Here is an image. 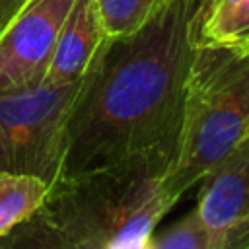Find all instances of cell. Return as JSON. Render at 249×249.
I'll return each instance as SVG.
<instances>
[{
	"label": "cell",
	"instance_id": "13",
	"mask_svg": "<svg viewBox=\"0 0 249 249\" xmlns=\"http://www.w3.org/2000/svg\"><path fill=\"white\" fill-rule=\"evenodd\" d=\"M237 249H249V231L239 239V243H237Z\"/></svg>",
	"mask_w": 249,
	"mask_h": 249
},
{
	"label": "cell",
	"instance_id": "3",
	"mask_svg": "<svg viewBox=\"0 0 249 249\" xmlns=\"http://www.w3.org/2000/svg\"><path fill=\"white\" fill-rule=\"evenodd\" d=\"M249 128V43L198 41L185 89L183 119L167 193L179 200L226 160Z\"/></svg>",
	"mask_w": 249,
	"mask_h": 249
},
{
	"label": "cell",
	"instance_id": "7",
	"mask_svg": "<svg viewBox=\"0 0 249 249\" xmlns=\"http://www.w3.org/2000/svg\"><path fill=\"white\" fill-rule=\"evenodd\" d=\"M105 39L97 0H74L58 33L43 82H78L88 72L97 49Z\"/></svg>",
	"mask_w": 249,
	"mask_h": 249
},
{
	"label": "cell",
	"instance_id": "10",
	"mask_svg": "<svg viewBox=\"0 0 249 249\" xmlns=\"http://www.w3.org/2000/svg\"><path fill=\"white\" fill-rule=\"evenodd\" d=\"M165 4L167 0H97L105 37L136 31Z\"/></svg>",
	"mask_w": 249,
	"mask_h": 249
},
{
	"label": "cell",
	"instance_id": "15",
	"mask_svg": "<svg viewBox=\"0 0 249 249\" xmlns=\"http://www.w3.org/2000/svg\"><path fill=\"white\" fill-rule=\"evenodd\" d=\"M245 138H249V128H247V136H245Z\"/></svg>",
	"mask_w": 249,
	"mask_h": 249
},
{
	"label": "cell",
	"instance_id": "14",
	"mask_svg": "<svg viewBox=\"0 0 249 249\" xmlns=\"http://www.w3.org/2000/svg\"><path fill=\"white\" fill-rule=\"evenodd\" d=\"M239 41H245V43H249V33L247 35H241V37H237Z\"/></svg>",
	"mask_w": 249,
	"mask_h": 249
},
{
	"label": "cell",
	"instance_id": "11",
	"mask_svg": "<svg viewBox=\"0 0 249 249\" xmlns=\"http://www.w3.org/2000/svg\"><path fill=\"white\" fill-rule=\"evenodd\" d=\"M241 0H206L204 8H202V19H200V29L208 27L212 23H216L218 19H222L230 10H233ZM198 29V31H200Z\"/></svg>",
	"mask_w": 249,
	"mask_h": 249
},
{
	"label": "cell",
	"instance_id": "16",
	"mask_svg": "<svg viewBox=\"0 0 249 249\" xmlns=\"http://www.w3.org/2000/svg\"><path fill=\"white\" fill-rule=\"evenodd\" d=\"M204 4H206V0H204ZM202 8H204V6H202Z\"/></svg>",
	"mask_w": 249,
	"mask_h": 249
},
{
	"label": "cell",
	"instance_id": "5",
	"mask_svg": "<svg viewBox=\"0 0 249 249\" xmlns=\"http://www.w3.org/2000/svg\"><path fill=\"white\" fill-rule=\"evenodd\" d=\"M74 0H25L0 33V91L45 80L58 33Z\"/></svg>",
	"mask_w": 249,
	"mask_h": 249
},
{
	"label": "cell",
	"instance_id": "9",
	"mask_svg": "<svg viewBox=\"0 0 249 249\" xmlns=\"http://www.w3.org/2000/svg\"><path fill=\"white\" fill-rule=\"evenodd\" d=\"M148 249H224V239L210 230L196 208L161 231H154Z\"/></svg>",
	"mask_w": 249,
	"mask_h": 249
},
{
	"label": "cell",
	"instance_id": "4",
	"mask_svg": "<svg viewBox=\"0 0 249 249\" xmlns=\"http://www.w3.org/2000/svg\"><path fill=\"white\" fill-rule=\"evenodd\" d=\"M82 80L0 91V171L37 175L49 187L56 183Z\"/></svg>",
	"mask_w": 249,
	"mask_h": 249
},
{
	"label": "cell",
	"instance_id": "12",
	"mask_svg": "<svg viewBox=\"0 0 249 249\" xmlns=\"http://www.w3.org/2000/svg\"><path fill=\"white\" fill-rule=\"evenodd\" d=\"M23 4H25V0H0V33L12 21V18L19 12V8Z\"/></svg>",
	"mask_w": 249,
	"mask_h": 249
},
{
	"label": "cell",
	"instance_id": "8",
	"mask_svg": "<svg viewBox=\"0 0 249 249\" xmlns=\"http://www.w3.org/2000/svg\"><path fill=\"white\" fill-rule=\"evenodd\" d=\"M49 189L37 175L0 171V239L39 210Z\"/></svg>",
	"mask_w": 249,
	"mask_h": 249
},
{
	"label": "cell",
	"instance_id": "6",
	"mask_svg": "<svg viewBox=\"0 0 249 249\" xmlns=\"http://www.w3.org/2000/svg\"><path fill=\"white\" fill-rule=\"evenodd\" d=\"M198 183L196 212L222 235L224 249H237L239 239L249 231V138H243Z\"/></svg>",
	"mask_w": 249,
	"mask_h": 249
},
{
	"label": "cell",
	"instance_id": "1",
	"mask_svg": "<svg viewBox=\"0 0 249 249\" xmlns=\"http://www.w3.org/2000/svg\"><path fill=\"white\" fill-rule=\"evenodd\" d=\"M202 6L167 0L136 31L103 39L72 105L60 177L156 148L177 150Z\"/></svg>",
	"mask_w": 249,
	"mask_h": 249
},
{
	"label": "cell",
	"instance_id": "2",
	"mask_svg": "<svg viewBox=\"0 0 249 249\" xmlns=\"http://www.w3.org/2000/svg\"><path fill=\"white\" fill-rule=\"evenodd\" d=\"M175 148L60 177L39 210L0 239L8 249H148L158 222L175 206L165 189Z\"/></svg>",
	"mask_w": 249,
	"mask_h": 249
}]
</instances>
